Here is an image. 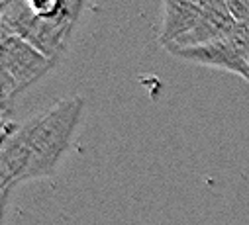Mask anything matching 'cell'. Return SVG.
<instances>
[{
  "mask_svg": "<svg viewBox=\"0 0 249 225\" xmlns=\"http://www.w3.org/2000/svg\"><path fill=\"white\" fill-rule=\"evenodd\" d=\"M241 79H245V80L249 82V67H247V69L243 71V75H241Z\"/></svg>",
  "mask_w": 249,
  "mask_h": 225,
  "instance_id": "cell-10",
  "label": "cell"
},
{
  "mask_svg": "<svg viewBox=\"0 0 249 225\" xmlns=\"http://www.w3.org/2000/svg\"><path fill=\"white\" fill-rule=\"evenodd\" d=\"M85 110L83 96H71L55 102L49 110L28 120L30 126V164L24 182L51 178L61 159L71 149L73 135Z\"/></svg>",
  "mask_w": 249,
  "mask_h": 225,
  "instance_id": "cell-1",
  "label": "cell"
},
{
  "mask_svg": "<svg viewBox=\"0 0 249 225\" xmlns=\"http://www.w3.org/2000/svg\"><path fill=\"white\" fill-rule=\"evenodd\" d=\"M226 41L249 65V22H235L233 28L230 30V33L226 35Z\"/></svg>",
  "mask_w": 249,
  "mask_h": 225,
  "instance_id": "cell-6",
  "label": "cell"
},
{
  "mask_svg": "<svg viewBox=\"0 0 249 225\" xmlns=\"http://www.w3.org/2000/svg\"><path fill=\"white\" fill-rule=\"evenodd\" d=\"M57 63L18 35H2L0 43V100L2 116L8 122L14 100L28 86L45 77Z\"/></svg>",
  "mask_w": 249,
  "mask_h": 225,
  "instance_id": "cell-2",
  "label": "cell"
},
{
  "mask_svg": "<svg viewBox=\"0 0 249 225\" xmlns=\"http://www.w3.org/2000/svg\"><path fill=\"white\" fill-rule=\"evenodd\" d=\"M26 4L34 16L41 20H57L65 14L67 0H26Z\"/></svg>",
  "mask_w": 249,
  "mask_h": 225,
  "instance_id": "cell-7",
  "label": "cell"
},
{
  "mask_svg": "<svg viewBox=\"0 0 249 225\" xmlns=\"http://www.w3.org/2000/svg\"><path fill=\"white\" fill-rule=\"evenodd\" d=\"M163 24L159 32L163 47L189 33L204 20V8L189 0H163Z\"/></svg>",
  "mask_w": 249,
  "mask_h": 225,
  "instance_id": "cell-5",
  "label": "cell"
},
{
  "mask_svg": "<svg viewBox=\"0 0 249 225\" xmlns=\"http://www.w3.org/2000/svg\"><path fill=\"white\" fill-rule=\"evenodd\" d=\"M171 55L184 61H191L196 65H206V67H216V69H224L235 75H243V71L249 67L239 55L231 49V45L226 39H218L212 43H204V45H196V47H169L167 49Z\"/></svg>",
  "mask_w": 249,
  "mask_h": 225,
  "instance_id": "cell-4",
  "label": "cell"
},
{
  "mask_svg": "<svg viewBox=\"0 0 249 225\" xmlns=\"http://www.w3.org/2000/svg\"><path fill=\"white\" fill-rule=\"evenodd\" d=\"M226 4L235 22H249V0H226Z\"/></svg>",
  "mask_w": 249,
  "mask_h": 225,
  "instance_id": "cell-8",
  "label": "cell"
},
{
  "mask_svg": "<svg viewBox=\"0 0 249 225\" xmlns=\"http://www.w3.org/2000/svg\"><path fill=\"white\" fill-rule=\"evenodd\" d=\"M30 157H32V149H30L28 122L20 126L12 122H4L2 149H0V188H2L4 198L18 182H24Z\"/></svg>",
  "mask_w": 249,
  "mask_h": 225,
  "instance_id": "cell-3",
  "label": "cell"
},
{
  "mask_svg": "<svg viewBox=\"0 0 249 225\" xmlns=\"http://www.w3.org/2000/svg\"><path fill=\"white\" fill-rule=\"evenodd\" d=\"M189 2H193V4H196V6H200V8H208L214 0H189Z\"/></svg>",
  "mask_w": 249,
  "mask_h": 225,
  "instance_id": "cell-9",
  "label": "cell"
}]
</instances>
